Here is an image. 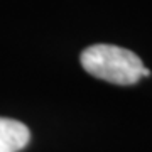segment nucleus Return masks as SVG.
<instances>
[{
	"instance_id": "1",
	"label": "nucleus",
	"mask_w": 152,
	"mask_h": 152,
	"mask_svg": "<svg viewBox=\"0 0 152 152\" xmlns=\"http://www.w3.org/2000/svg\"><path fill=\"white\" fill-rule=\"evenodd\" d=\"M83 69L113 85H135L142 78L144 63L135 53L113 44H95L80 56Z\"/></svg>"
},
{
	"instance_id": "2",
	"label": "nucleus",
	"mask_w": 152,
	"mask_h": 152,
	"mask_svg": "<svg viewBox=\"0 0 152 152\" xmlns=\"http://www.w3.org/2000/svg\"><path fill=\"white\" fill-rule=\"evenodd\" d=\"M29 140L31 132L22 122L0 117V152H19Z\"/></svg>"
}]
</instances>
